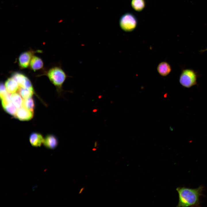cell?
<instances>
[{
  "mask_svg": "<svg viewBox=\"0 0 207 207\" xmlns=\"http://www.w3.org/2000/svg\"><path fill=\"white\" fill-rule=\"evenodd\" d=\"M58 143L57 139L55 136L52 134H49L44 139L43 144L47 148L53 150L57 147Z\"/></svg>",
  "mask_w": 207,
  "mask_h": 207,
  "instance_id": "8",
  "label": "cell"
},
{
  "mask_svg": "<svg viewBox=\"0 0 207 207\" xmlns=\"http://www.w3.org/2000/svg\"><path fill=\"white\" fill-rule=\"evenodd\" d=\"M4 85L7 91L9 93H15L19 88L18 83L12 77L7 79Z\"/></svg>",
  "mask_w": 207,
  "mask_h": 207,
  "instance_id": "10",
  "label": "cell"
},
{
  "mask_svg": "<svg viewBox=\"0 0 207 207\" xmlns=\"http://www.w3.org/2000/svg\"><path fill=\"white\" fill-rule=\"evenodd\" d=\"M12 77L16 80L20 87L34 90L29 79L23 74L19 72H15L12 74Z\"/></svg>",
  "mask_w": 207,
  "mask_h": 207,
  "instance_id": "5",
  "label": "cell"
},
{
  "mask_svg": "<svg viewBox=\"0 0 207 207\" xmlns=\"http://www.w3.org/2000/svg\"><path fill=\"white\" fill-rule=\"evenodd\" d=\"M22 97L18 93H14L10 95V100L12 103L18 108L23 106V101Z\"/></svg>",
  "mask_w": 207,
  "mask_h": 207,
  "instance_id": "14",
  "label": "cell"
},
{
  "mask_svg": "<svg viewBox=\"0 0 207 207\" xmlns=\"http://www.w3.org/2000/svg\"><path fill=\"white\" fill-rule=\"evenodd\" d=\"M197 74L193 70L184 69L180 75L179 82L183 87L190 88L197 85Z\"/></svg>",
  "mask_w": 207,
  "mask_h": 207,
  "instance_id": "3",
  "label": "cell"
},
{
  "mask_svg": "<svg viewBox=\"0 0 207 207\" xmlns=\"http://www.w3.org/2000/svg\"><path fill=\"white\" fill-rule=\"evenodd\" d=\"M119 24L122 30L126 32H131L136 27L137 20L134 14L130 13H126L120 17Z\"/></svg>",
  "mask_w": 207,
  "mask_h": 207,
  "instance_id": "4",
  "label": "cell"
},
{
  "mask_svg": "<svg viewBox=\"0 0 207 207\" xmlns=\"http://www.w3.org/2000/svg\"><path fill=\"white\" fill-rule=\"evenodd\" d=\"M35 51L29 50L22 53L19 57L18 65L22 69L27 68L29 66L31 60Z\"/></svg>",
  "mask_w": 207,
  "mask_h": 207,
  "instance_id": "6",
  "label": "cell"
},
{
  "mask_svg": "<svg viewBox=\"0 0 207 207\" xmlns=\"http://www.w3.org/2000/svg\"><path fill=\"white\" fill-rule=\"evenodd\" d=\"M22 106L34 112L35 107L34 101L32 97L25 99L23 100Z\"/></svg>",
  "mask_w": 207,
  "mask_h": 207,
  "instance_id": "17",
  "label": "cell"
},
{
  "mask_svg": "<svg viewBox=\"0 0 207 207\" xmlns=\"http://www.w3.org/2000/svg\"><path fill=\"white\" fill-rule=\"evenodd\" d=\"M29 139L31 145L35 147H40L43 143L44 141L42 135L36 132L31 133L29 136Z\"/></svg>",
  "mask_w": 207,
  "mask_h": 207,
  "instance_id": "9",
  "label": "cell"
},
{
  "mask_svg": "<svg viewBox=\"0 0 207 207\" xmlns=\"http://www.w3.org/2000/svg\"><path fill=\"white\" fill-rule=\"evenodd\" d=\"M144 0H131V6L133 9L137 12L143 10L145 6Z\"/></svg>",
  "mask_w": 207,
  "mask_h": 207,
  "instance_id": "15",
  "label": "cell"
},
{
  "mask_svg": "<svg viewBox=\"0 0 207 207\" xmlns=\"http://www.w3.org/2000/svg\"><path fill=\"white\" fill-rule=\"evenodd\" d=\"M18 91L19 94L24 99L32 97L35 93L34 90L22 87H20Z\"/></svg>",
  "mask_w": 207,
  "mask_h": 207,
  "instance_id": "16",
  "label": "cell"
},
{
  "mask_svg": "<svg viewBox=\"0 0 207 207\" xmlns=\"http://www.w3.org/2000/svg\"><path fill=\"white\" fill-rule=\"evenodd\" d=\"M1 104L3 109L5 112L10 115L15 116L17 111L16 107L11 101L1 103Z\"/></svg>",
  "mask_w": 207,
  "mask_h": 207,
  "instance_id": "13",
  "label": "cell"
},
{
  "mask_svg": "<svg viewBox=\"0 0 207 207\" xmlns=\"http://www.w3.org/2000/svg\"><path fill=\"white\" fill-rule=\"evenodd\" d=\"M33 113L22 106L18 109L14 117L21 121H28L32 118Z\"/></svg>",
  "mask_w": 207,
  "mask_h": 207,
  "instance_id": "7",
  "label": "cell"
},
{
  "mask_svg": "<svg viewBox=\"0 0 207 207\" xmlns=\"http://www.w3.org/2000/svg\"><path fill=\"white\" fill-rule=\"evenodd\" d=\"M205 51H207V47L204 49L201 50L200 51L201 52H203Z\"/></svg>",
  "mask_w": 207,
  "mask_h": 207,
  "instance_id": "18",
  "label": "cell"
},
{
  "mask_svg": "<svg viewBox=\"0 0 207 207\" xmlns=\"http://www.w3.org/2000/svg\"><path fill=\"white\" fill-rule=\"evenodd\" d=\"M157 70L158 73L162 76H166L168 74L171 70L170 64L167 62H162L158 65Z\"/></svg>",
  "mask_w": 207,
  "mask_h": 207,
  "instance_id": "12",
  "label": "cell"
},
{
  "mask_svg": "<svg viewBox=\"0 0 207 207\" xmlns=\"http://www.w3.org/2000/svg\"><path fill=\"white\" fill-rule=\"evenodd\" d=\"M43 66V62L41 59L37 56L34 55L29 65L30 69L35 71L42 69Z\"/></svg>",
  "mask_w": 207,
  "mask_h": 207,
  "instance_id": "11",
  "label": "cell"
},
{
  "mask_svg": "<svg viewBox=\"0 0 207 207\" xmlns=\"http://www.w3.org/2000/svg\"><path fill=\"white\" fill-rule=\"evenodd\" d=\"M203 187L200 186L196 189L185 187L176 189L179 194L177 207H198L200 206V197L202 195Z\"/></svg>",
  "mask_w": 207,
  "mask_h": 207,
  "instance_id": "1",
  "label": "cell"
},
{
  "mask_svg": "<svg viewBox=\"0 0 207 207\" xmlns=\"http://www.w3.org/2000/svg\"><path fill=\"white\" fill-rule=\"evenodd\" d=\"M46 75L51 82L55 87L60 95L63 91V84L69 76L60 66L51 68L47 71Z\"/></svg>",
  "mask_w": 207,
  "mask_h": 207,
  "instance_id": "2",
  "label": "cell"
}]
</instances>
